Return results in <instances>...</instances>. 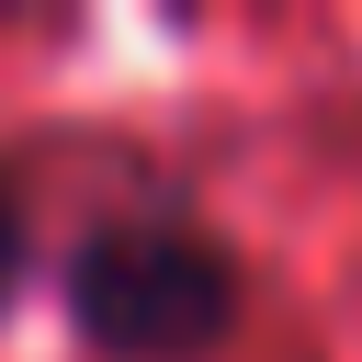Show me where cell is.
<instances>
[{"instance_id":"obj_1","label":"cell","mask_w":362,"mask_h":362,"mask_svg":"<svg viewBox=\"0 0 362 362\" xmlns=\"http://www.w3.org/2000/svg\"><path fill=\"white\" fill-rule=\"evenodd\" d=\"M57 294H68V328L90 351H113V362H192L238 317L226 249L204 226H181V215H102L68 249Z\"/></svg>"},{"instance_id":"obj_2","label":"cell","mask_w":362,"mask_h":362,"mask_svg":"<svg viewBox=\"0 0 362 362\" xmlns=\"http://www.w3.org/2000/svg\"><path fill=\"white\" fill-rule=\"evenodd\" d=\"M11 283H23V204H11V181H0V305H11Z\"/></svg>"}]
</instances>
